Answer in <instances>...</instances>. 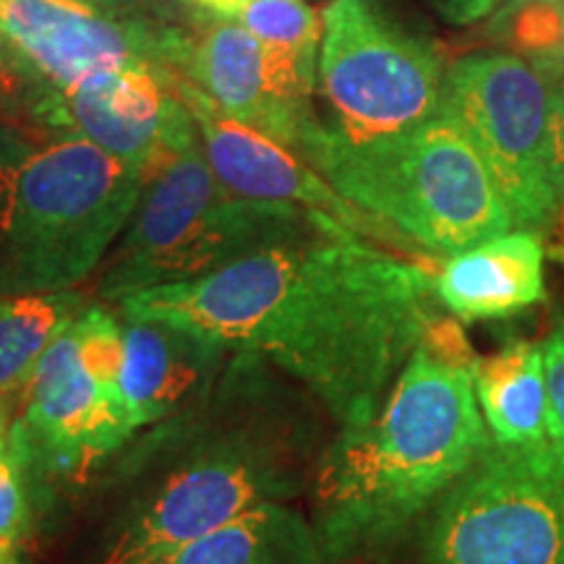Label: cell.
Masks as SVG:
<instances>
[{"label":"cell","instance_id":"10","mask_svg":"<svg viewBox=\"0 0 564 564\" xmlns=\"http://www.w3.org/2000/svg\"><path fill=\"white\" fill-rule=\"evenodd\" d=\"M76 322V319H74ZM74 322L47 348L21 390L11 440L26 465L84 478L133 440L121 373L97 369L79 348Z\"/></svg>","mask_w":564,"mask_h":564},{"label":"cell","instance_id":"19","mask_svg":"<svg viewBox=\"0 0 564 564\" xmlns=\"http://www.w3.org/2000/svg\"><path fill=\"white\" fill-rule=\"evenodd\" d=\"M89 306L84 291L0 295V403L19 394L47 348Z\"/></svg>","mask_w":564,"mask_h":564},{"label":"cell","instance_id":"5","mask_svg":"<svg viewBox=\"0 0 564 564\" xmlns=\"http://www.w3.org/2000/svg\"><path fill=\"white\" fill-rule=\"evenodd\" d=\"M147 171L55 133L0 165V295L74 291L100 270Z\"/></svg>","mask_w":564,"mask_h":564},{"label":"cell","instance_id":"6","mask_svg":"<svg viewBox=\"0 0 564 564\" xmlns=\"http://www.w3.org/2000/svg\"><path fill=\"white\" fill-rule=\"evenodd\" d=\"M301 154L345 199L413 249L453 257L514 228L481 154L442 112L371 141L340 139L322 123Z\"/></svg>","mask_w":564,"mask_h":564},{"label":"cell","instance_id":"31","mask_svg":"<svg viewBox=\"0 0 564 564\" xmlns=\"http://www.w3.org/2000/svg\"><path fill=\"white\" fill-rule=\"evenodd\" d=\"M3 6H6V0H0V13H3Z\"/></svg>","mask_w":564,"mask_h":564},{"label":"cell","instance_id":"3","mask_svg":"<svg viewBox=\"0 0 564 564\" xmlns=\"http://www.w3.org/2000/svg\"><path fill=\"white\" fill-rule=\"evenodd\" d=\"M478 358L440 316L371 421L340 429L312 484V525L327 564L392 546L486 453Z\"/></svg>","mask_w":564,"mask_h":564},{"label":"cell","instance_id":"8","mask_svg":"<svg viewBox=\"0 0 564 564\" xmlns=\"http://www.w3.org/2000/svg\"><path fill=\"white\" fill-rule=\"evenodd\" d=\"M421 564H564V449L491 442L434 505Z\"/></svg>","mask_w":564,"mask_h":564},{"label":"cell","instance_id":"24","mask_svg":"<svg viewBox=\"0 0 564 564\" xmlns=\"http://www.w3.org/2000/svg\"><path fill=\"white\" fill-rule=\"evenodd\" d=\"M37 89L40 84L34 79L32 68L21 58L13 42L0 32V97H17L21 91H26L32 100V95Z\"/></svg>","mask_w":564,"mask_h":564},{"label":"cell","instance_id":"17","mask_svg":"<svg viewBox=\"0 0 564 564\" xmlns=\"http://www.w3.org/2000/svg\"><path fill=\"white\" fill-rule=\"evenodd\" d=\"M474 384L491 442L507 447L549 442L544 345L514 340L478 358Z\"/></svg>","mask_w":564,"mask_h":564},{"label":"cell","instance_id":"13","mask_svg":"<svg viewBox=\"0 0 564 564\" xmlns=\"http://www.w3.org/2000/svg\"><path fill=\"white\" fill-rule=\"evenodd\" d=\"M175 89L192 110L202 137V150L228 192L257 202L291 204L327 217L345 230L382 243L387 249L392 246V249L413 251L405 238L345 199L301 152L230 118L186 76L175 74Z\"/></svg>","mask_w":564,"mask_h":564},{"label":"cell","instance_id":"30","mask_svg":"<svg viewBox=\"0 0 564 564\" xmlns=\"http://www.w3.org/2000/svg\"><path fill=\"white\" fill-rule=\"evenodd\" d=\"M0 564H19V554H0Z\"/></svg>","mask_w":564,"mask_h":564},{"label":"cell","instance_id":"28","mask_svg":"<svg viewBox=\"0 0 564 564\" xmlns=\"http://www.w3.org/2000/svg\"><path fill=\"white\" fill-rule=\"evenodd\" d=\"M84 3L97 6V9L108 13H118V17H133V13H139V6L144 0H84Z\"/></svg>","mask_w":564,"mask_h":564},{"label":"cell","instance_id":"1","mask_svg":"<svg viewBox=\"0 0 564 564\" xmlns=\"http://www.w3.org/2000/svg\"><path fill=\"white\" fill-rule=\"evenodd\" d=\"M434 272L348 230L267 246L207 278L118 301L264 358L337 429L371 421L440 319Z\"/></svg>","mask_w":564,"mask_h":564},{"label":"cell","instance_id":"26","mask_svg":"<svg viewBox=\"0 0 564 564\" xmlns=\"http://www.w3.org/2000/svg\"><path fill=\"white\" fill-rule=\"evenodd\" d=\"M499 0H434L442 17H447L455 24H470V21L484 19L486 13L497 9Z\"/></svg>","mask_w":564,"mask_h":564},{"label":"cell","instance_id":"9","mask_svg":"<svg viewBox=\"0 0 564 564\" xmlns=\"http://www.w3.org/2000/svg\"><path fill=\"white\" fill-rule=\"evenodd\" d=\"M554 84L514 53H470L447 68L442 116L460 126L499 194L514 228L541 230L560 212L552 183Z\"/></svg>","mask_w":564,"mask_h":564},{"label":"cell","instance_id":"4","mask_svg":"<svg viewBox=\"0 0 564 564\" xmlns=\"http://www.w3.org/2000/svg\"><path fill=\"white\" fill-rule=\"evenodd\" d=\"M333 230L345 228L291 204L228 192L194 129L150 165L129 225L97 270L95 293L118 303L152 288L207 278L267 246Z\"/></svg>","mask_w":564,"mask_h":564},{"label":"cell","instance_id":"2","mask_svg":"<svg viewBox=\"0 0 564 564\" xmlns=\"http://www.w3.org/2000/svg\"><path fill=\"white\" fill-rule=\"evenodd\" d=\"M303 387L236 350L215 387L126 444L102 484L97 564H162L262 505L312 489L324 447Z\"/></svg>","mask_w":564,"mask_h":564},{"label":"cell","instance_id":"23","mask_svg":"<svg viewBox=\"0 0 564 564\" xmlns=\"http://www.w3.org/2000/svg\"><path fill=\"white\" fill-rule=\"evenodd\" d=\"M546 398H549V440L564 449V324L544 343Z\"/></svg>","mask_w":564,"mask_h":564},{"label":"cell","instance_id":"21","mask_svg":"<svg viewBox=\"0 0 564 564\" xmlns=\"http://www.w3.org/2000/svg\"><path fill=\"white\" fill-rule=\"evenodd\" d=\"M512 32L520 55L531 61L552 84L564 82V0L533 3L512 13Z\"/></svg>","mask_w":564,"mask_h":564},{"label":"cell","instance_id":"11","mask_svg":"<svg viewBox=\"0 0 564 564\" xmlns=\"http://www.w3.org/2000/svg\"><path fill=\"white\" fill-rule=\"evenodd\" d=\"M0 32L32 68L40 89H66L110 68L178 70L192 47V37L175 26L139 13L118 17L84 0H6Z\"/></svg>","mask_w":564,"mask_h":564},{"label":"cell","instance_id":"15","mask_svg":"<svg viewBox=\"0 0 564 564\" xmlns=\"http://www.w3.org/2000/svg\"><path fill=\"white\" fill-rule=\"evenodd\" d=\"M544 246L531 230L470 246L434 272L436 299L463 322L502 319L544 301Z\"/></svg>","mask_w":564,"mask_h":564},{"label":"cell","instance_id":"22","mask_svg":"<svg viewBox=\"0 0 564 564\" xmlns=\"http://www.w3.org/2000/svg\"><path fill=\"white\" fill-rule=\"evenodd\" d=\"M30 525L32 505L26 491V463L9 429V440L0 447V554H19Z\"/></svg>","mask_w":564,"mask_h":564},{"label":"cell","instance_id":"25","mask_svg":"<svg viewBox=\"0 0 564 564\" xmlns=\"http://www.w3.org/2000/svg\"><path fill=\"white\" fill-rule=\"evenodd\" d=\"M549 158H552L554 192L564 204V89L554 87L552 105V137H549Z\"/></svg>","mask_w":564,"mask_h":564},{"label":"cell","instance_id":"14","mask_svg":"<svg viewBox=\"0 0 564 564\" xmlns=\"http://www.w3.org/2000/svg\"><path fill=\"white\" fill-rule=\"evenodd\" d=\"M118 314L123 324L121 384L137 432L202 400L236 352L181 324Z\"/></svg>","mask_w":564,"mask_h":564},{"label":"cell","instance_id":"7","mask_svg":"<svg viewBox=\"0 0 564 564\" xmlns=\"http://www.w3.org/2000/svg\"><path fill=\"white\" fill-rule=\"evenodd\" d=\"M447 63L387 0H333L322 13L316 91L324 129L348 141L411 131L442 112Z\"/></svg>","mask_w":564,"mask_h":564},{"label":"cell","instance_id":"20","mask_svg":"<svg viewBox=\"0 0 564 564\" xmlns=\"http://www.w3.org/2000/svg\"><path fill=\"white\" fill-rule=\"evenodd\" d=\"M238 21L267 47L319 58L322 21L303 0H249Z\"/></svg>","mask_w":564,"mask_h":564},{"label":"cell","instance_id":"18","mask_svg":"<svg viewBox=\"0 0 564 564\" xmlns=\"http://www.w3.org/2000/svg\"><path fill=\"white\" fill-rule=\"evenodd\" d=\"M162 564H327L314 525L285 502L262 505Z\"/></svg>","mask_w":564,"mask_h":564},{"label":"cell","instance_id":"27","mask_svg":"<svg viewBox=\"0 0 564 564\" xmlns=\"http://www.w3.org/2000/svg\"><path fill=\"white\" fill-rule=\"evenodd\" d=\"M183 3L194 6V9H199L202 13H209V17H215L217 21H220V19L241 17V11L246 9V3H249V0H183Z\"/></svg>","mask_w":564,"mask_h":564},{"label":"cell","instance_id":"29","mask_svg":"<svg viewBox=\"0 0 564 564\" xmlns=\"http://www.w3.org/2000/svg\"><path fill=\"white\" fill-rule=\"evenodd\" d=\"M533 3H562V0H507L505 9L497 13V21L510 19L512 13H518L520 9H525V6H533Z\"/></svg>","mask_w":564,"mask_h":564},{"label":"cell","instance_id":"12","mask_svg":"<svg viewBox=\"0 0 564 564\" xmlns=\"http://www.w3.org/2000/svg\"><path fill=\"white\" fill-rule=\"evenodd\" d=\"M175 68L131 66L97 70L66 89L34 91L30 108L55 133L82 137L150 171L173 141L196 129L175 89Z\"/></svg>","mask_w":564,"mask_h":564},{"label":"cell","instance_id":"16","mask_svg":"<svg viewBox=\"0 0 564 564\" xmlns=\"http://www.w3.org/2000/svg\"><path fill=\"white\" fill-rule=\"evenodd\" d=\"M181 76L199 87L230 118L299 152V131L274 100L264 47L243 24L220 19L192 40Z\"/></svg>","mask_w":564,"mask_h":564},{"label":"cell","instance_id":"32","mask_svg":"<svg viewBox=\"0 0 564 564\" xmlns=\"http://www.w3.org/2000/svg\"><path fill=\"white\" fill-rule=\"evenodd\" d=\"M554 87H562V89H564V82H562V84H554Z\"/></svg>","mask_w":564,"mask_h":564}]
</instances>
